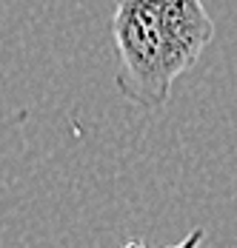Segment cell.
<instances>
[{
  "label": "cell",
  "instance_id": "cell-1",
  "mask_svg": "<svg viewBox=\"0 0 237 248\" xmlns=\"http://www.w3.org/2000/svg\"><path fill=\"white\" fill-rule=\"evenodd\" d=\"M118 51L115 86L132 106L157 111L171 86L214 37L203 0H118L112 15Z\"/></svg>",
  "mask_w": 237,
  "mask_h": 248
},
{
  "label": "cell",
  "instance_id": "cell-2",
  "mask_svg": "<svg viewBox=\"0 0 237 248\" xmlns=\"http://www.w3.org/2000/svg\"><path fill=\"white\" fill-rule=\"evenodd\" d=\"M203 240H206V231H203V228H191L189 234H186L177 246H171V248H200L203 246ZM123 248H149V246H143L140 240H132V243H126Z\"/></svg>",
  "mask_w": 237,
  "mask_h": 248
}]
</instances>
